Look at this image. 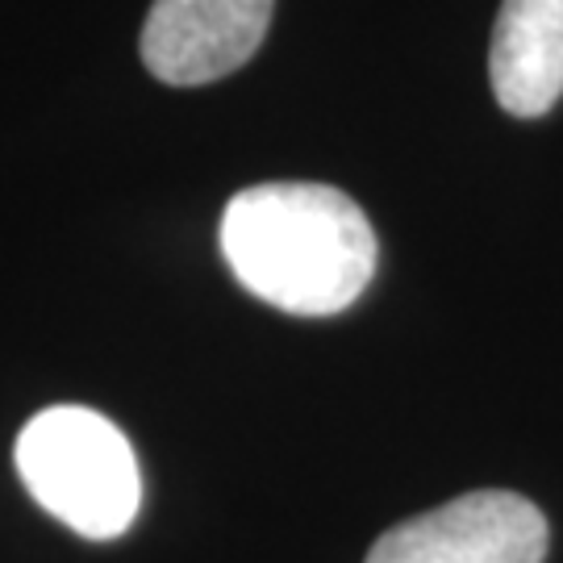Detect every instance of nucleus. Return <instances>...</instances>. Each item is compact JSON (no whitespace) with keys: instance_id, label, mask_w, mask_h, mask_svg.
<instances>
[{"instance_id":"f257e3e1","label":"nucleus","mask_w":563,"mask_h":563,"mask_svg":"<svg viewBox=\"0 0 563 563\" xmlns=\"http://www.w3.org/2000/svg\"><path fill=\"white\" fill-rule=\"evenodd\" d=\"M222 255L234 280L297 318H330L360 301L376 276V230L330 184H255L222 213Z\"/></svg>"},{"instance_id":"f03ea898","label":"nucleus","mask_w":563,"mask_h":563,"mask_svg":"<svg viewBox=\"0 0 563 563\" xmlns=\"http://www.w3.org/2000/svg\"><path fill=\"white\" fill-rule=\"evenodd\" d=\"M13 460L30 497L84 539H118L139 518L142 472L134 446L97 409H42L18 434Z\"/></svg>"},{"instance_id":"7ed1b4c3","label":"nucleus","mask_w":563,"mask_h":563,"mask_svg":"<svg viewBox=\"0 0 563 563\" xmlns=\"http://www.w3.org/2000/svg\"><path fill=\"white\" fill-rule=\"evenodd\" d=\"M547 543L539 505L481 488L384 530L367 563H543Z\"/></svg>"},{"instance_id":"20e7f679","label":"nucleus","mask_w":563,"mask_h":563,"mask_svg":"<svg viewBox=\"0 0 563 563\" xmlns=\"http://www.w3.org/2000/svg\"><path fill=\"white\" fill-rule=\"evenodd\" d=\"M276 0H155L142 21V63L176 88L239 71L260 51Z\"/></svg>"},{"instance_id":"39448f33","label":"nucleus","mask_w":563,"mask_h":563,"mask_svg":"<svg viewBox=\"0 0 563 563\" xmlns=\"http://www.w3.org/2000/svg\"><path fill=\"white\" fill-rule=\"evenodd\" d=\"M493 97L514 118H543L563 97V0H501L493 51Z\"/></svg>"}]
</instances>
